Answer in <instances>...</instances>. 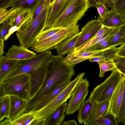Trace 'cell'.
<instances>
[{
	"mask_svg": "<svg viewBox=\"0 0 125 125\" xmlns=\"http://www.w3.org/2000/svg\"><path fill=\"white\" fill-rule=\"evenodd\" d=\"M63 0H55L50 5L47 19L45 29L51 27L55 19L57 12Z\"/></svg>",
	"mask_w": 125,
	"mask_h": 125,
	"instance_id": "cell-24",
	"label": "cell"
},
{
	"mask_svg": "<svg viewBox=\"0 0 125 125\" xmlns=\"http://www.w3.org/2000/svg\"><path fill=\"white\" fill-rule=\"evenodd\" d=\"M29 60L7 59L4 56L0 55V84L10 74L20 68Z\"/></svg>",
	"mask_w": 125,
	"mask_h": 125,
	"instance_id": "cell-11",
	"label": "cell"
},
{
	"mask_svg": "<svg viewBox=\"0 0 125 125\" xmlns=\"http://www.w3.org/2000/svg\"><path fill=\"white\" fill-rule=\"evenodd\" d=\"M89 86L86 78L82 79L76 85L68 99L66 114H73L78 110L88 94Z\"/></svg>",
	"mask_w": 125,
	"mask_h": 125,
	"instance_id": "cell-8",
	"label": "cell"
},
{
	"mask_svg": "<svg viewBox=\"0 0 125 125\" xmlns=\"http://www.w3.org/2000/svg\"><path fill=\"white\" fill-rule=\"evenodd\" d=\"M125 43V25L122 26L120 29L112 37L110 47H115Z\"/></svg>",
	"mask_w": 125,
	"mask_h": 125,
	"instance_id": "cell-31",
	"label": "cell"
},
{
	"mask_svg": "<svg viewBox=\"0 0 125 125\" xmlns=\"http://www.w3.org/2000/svg\"><path fill=\"white\" fill-rule=\"evenodd\" d=\"M116 68L125 76V57L116 55L112 60Z\"/></svg>",
	"mask_w": 125,
	"mask_h": 125,
	"instance_id": "cell-35",
	"label": "cell"
},
{
	"mask_svg": "<svg viewBox=\"0 0 125 125\" xmlns=\"http://www.w3.org/2000/svg\"><path fill=\"white\" fill-rule=\"evenodd\" d=\"M118 0H101V2L108 8L113 9L115 6Z\"/></svg>",
	"mask_w": 125,
	"mask_h": 125,
	"instance_id": "cell-42",
	"label": "cell"
},
{
	"mask_svg": "<svg viewBox=\"0 0 125 125\" xmlns=\"http://www.w3.org/2000/svg\"><path fill=\"white\" fill-rule=\"evenodd\" d=\"M99 64L100 72L99 75L100 77H103L105 72L113 70L115 68L114 63L112 60L100 61L97 62Z\"/></svg>",
	"mask_w": 125,
	"mask_h": 125,
	"instance_id": "cell-32",
	"label": "cell"
},
{
	"mask_svg": "<svg viewBox=\"0 0 125 125\" xmlns=\"http://www.w3.org/2000/svg\"><path fill=\"white\" fill-rule=\"evenodd\" d=\"M104 50L73 52L67 55L64 59L70 63L75 65L92 58L100 57V54Z\"/></svg>",
	"mask_w": 125,
	"mask_h": 125,
	"instance_id": "cell-18",
	"label": "cell"
},
{
	"mask_svg": "<svg viewBox=\"0 0 125 125\" xmlns=\"http://www.w3.org/2000/svg\"><path fill=\"white\" fill-rule=\"evenodd\" d=\"M89 8L88 0H63L52 27L63 28L78 23Z\"/></svg>",
	"mask_w": 125,
	"mask_h": 125,
	"instance_id": "cell-2",
	"label": "cell"
},
{
	"mask_svg": "<svg viewBox=\"0 0 125 125\" xmlns=\"http://www.w3.org/2000/svg\"><path fill=\"white\" fill-rule=\"evenodd\" d=\"M10 96V110L8 119L11 123L24 113L27 108L29 100L16 96Z\"/></svg>",
	"mask_w": 125,
	"mask_h": 125,
	"instance_id": "cell-16",
	"label": "cell"
},
{
	"mask_svg": "<svg viewBox=\"0 0 125 125\" xmlns=\"http://www.w3.org/2000/svg\"><path fill=\"white\" fill-rule=\"evenodd\" d=\"M67 103L65 102L59 106L46 118L45 125H61L65 116Z\"/></svg>",
	"mask_w": 125,
	"mask_h": 125,
	"instance_id": "cell-21",
	"label": "cell"
},
{
	"mask_svg": "<svg viewBox=\"0 0 125 125\" xmlns=\"http://www.w3.org/2000/svg\"><path fill=\"white\" fill-rule=\"evenodd\" d=\"M40 0H14L12 6L15 8L28 9L32 10L37 5Z\"/></svg>",
	"mask_w": 125,
	"mask_h": 125,
	"instance_id": "cell-30",
	"label": "cell"
},
{
	"mask_svg": "<svg viewBox=\"0 0 125 125\" xmlns=\"http://www.w3.org/2000/svg\"><path fill=\"white\" fill-rule=\"evenodd\" d=\"M52 55L51 52L48 51L39 53L36 57L28 61L20 68L10 74L7 78L23 73H28L38 69L49 61Z\"/></svg>",
	"mask_w": 125,
	"mask_h": 125,
	"instance_id": "cell-9",
	"label": "cell"
},
{
	"mask_svg": "<svg viewBox=\"0 0 125 125\" xmlns=\"http://www.w3.org/2000/svg\"><path fill=\"white\" fill-rule=\"evenodd\" d=\"M102 24L107 27L114 28L125 25V14L113 9L109 10L103 18L98 17Z\"/></svg>",
	"mask_w": 125,
	"mask_h": 125,
	"instance_id": "cell-14",
	"label": "cell"
},
{
	"mask_svg": "<svg viewBox=\"0 0 125 125\" xmlns=\"http://www.w3.org/2000/svg\"><path fill=\"white\" fill-rule=\"evenodd\" d=\"M109 101L107 100L101 102H95L93 119L101 118L110 113Z\"/></svg>",
	"mask_w": 125,
	"mask_h": 125,
	"instance_id": "cell-23",
	"label": "cell"
},
{
	"mask_svg": "<svg viewBox=\"0 0 125 125\" xmlns=\"http://www.w3.org/2000/svg\"><path fill=\"white\" fill-rule=\"evenodd\" d=\"M102 25L98 19H92L87 22L81 31L75 48L83 45L93 37L100 30Z\"/></svg>",
	"mask_w": 125,
	"mask_h": 125,
	"instance_id": "cell-10",
	"label": "cell"
},
{
	"mask_svg": "<svg viewBox=\"0 0 125 125\" xmlns=\"http://www.w3.org/2000/svg\"><path fill=\"white\" fill-rule=\"evenodd\" d=\"M105 60L104 58L100 57H96L89 59V61L91 62H97L100 61Z\"/></svg>",
	"mask_w": 125,
	"mask_h": 125,
	"instance_id": "cell-49",
	"label": "cell"
},
{
	"mask_svg": "<svg viewBox=\"0 0 125 125\" xmlns=\"http://www.w3.org/2000/svg\"><path fill=\"white\" fill-rule=\"evenodd\" d=\"M116 33L112 34L107 37L99 44L95 47L92 51L103 50L110 48L112 38Z\"/></svg>",
	"mask_w": 125,
	"mask_h": 125,
	"instance_id": "cell-38",
	"label": "cell"
},
{
	"mask_svg": "<svg viewBox=\"0 0 125 125\" xmlns=\"http://www.w3.org/2000/svg\"><path fill=\"white\" fill-rule=\"evenodd\" d=\"M10 19L0 24V39H4L10 28L12 26Z\"/></svg>",
	"mask_w": 125,
	"mask_h": 125,
	"instance_id": "cell-37",
	"label": "cell"
},
{
	"mask_svg": "<svg viewBox=\"0 0 125 125\" xmlns=\"http://www.w3.org/2000/svg\"><path fill=\"white\" fill-rule=\"evenodd\" d=\"M46 118L36 119L31 123V125H45Z\"/></svg>",
	"mask_w": 125,
	"mask_h": 125,
	"instance_id": "cell-45",
	"label": "cell"
},
{
	"mask_svg": "<svg viewBox=\"0 0 125 125\" xmlns=\"http://www.w3.org/2000/svg\"><path fill=\"white\" fill-rule=\"evenodd\" d=\"M62 125H77V123L74 119L64 121L62 124Z\"/></svg>",
	"mask_w": 125,
	"mask_h": 125,
	"instance_id": "cell-46",
	"label": "cell"
},
{
	"mask_svg": "<svg viewBox=\"0 0 125 125\" xmlns=\"http://www.w3.org/2000/svg\"><path fill=\"white\" fill-rule=\"evenodd\" d=\"M31 10L19 8L10 18L13 26H16L20 28L31 18Z\"/></svg>",
	"mask_w": 125,
	"mask_h": 125,
	"instance_id": "cell-22",
	"label": "cell"
},
{
	"mask_svg": "<svg viewBox=\"0 0 125 125\" xmlns=\"http://www.w3.org/2000/svg\"><path fill=\"white\" fill-rule=\"evenodd\" d=\"M62 28L52 27L45 29L39 36L36 42H41L49 38L60 31Z\"/></svg>",
	"mask_w": 125,
	"mask_h": 125,
	"instance_id": "cell-33",
	"label": "cell"
},
{
	"mask_svg": "<svg viewBox=\"0 0 125 125\" xmlns=\"http://www.w3.org/2000/svg\"><path fill=\"white\" fill-rule=\"evenodd\" d=\"M85 72L79 73L75 79L55 98L45 107L37 112L35 119L46 118L53 113L59 106L66 102L72 94L75 86L83 79Z\"/></svg>",
	"mask_w": 125,
	"mask_h": 125,
	"instance_id": "cell-7",
	"label": "cell"
},
{
	"mask_svg": "<svg viewBox=\"0 0 125 125\" xmlns=\"http://www.w3.org/2000/svg\"><path fill=\"white\" fill-rule=\"evenodd\" d=\"M13 0H0V9H6L11 7Z\"/></svg>",
	"mask_w": 125,
	"mask_h": 125,
	"instance_id": "cell-41",
	"label": "cell"
},
{
	"mask_svg": "<svg viewBox=\"0 0 125 125\" xmlns=\"http://www.w3.org/2000/svg\"><path fill=\"white\" fill-rule=\"evenodd\" d=\"M71 81L50 90L45 94L33 109L29 112L37 111L45 107L66 88Z\"/></svg>",
	"mask_w": 125,
	"mask_h": 125,
	"instance_id": "cell-19",
	"label": "cell"
},
{
	"mask_svg": "<svg viewBox=\"0 0 125 125\" xmlns=\"http://www.w3.org/2000/svg\"><path fill=\"white\" fill-rule=\"evenodd\" d=\"M118 50L116 55L122 57H125V43L117 47Z\"/></svg>",
	"mask_w": 125,
	"mask_h": 125,
	"instance_id": "cell-44",
	"label": "cell"
},
{
	"mask_svg": "<svg viewBox=\"0 0 125 125\" xmlns=\"http://www.w3.org/2000/svg\"><path fill=\"white\" fill-rule=\"evenodd\" d=\"M95 102L89 98L82 104L78 110L77 119L80 124H87L93 119Z\"/></svg>",
	"mask_w": 125,
	"mask_h": 125,
	"instance_id": "cell-17",
	"label": "cell"
},
{
	"mask_svg": "<svg viewBox=\"0 0 125 125\" xmlns=\"http://www.w3.org/2000/svg\"><path fill=\"white\" fill-rule=\"evenodd\" d=\"M95 7L97 9L99 15V17L101 18L103 17L109 10L108 8L102 3L101 1H96L95 2Z\"/></svg>",
	"mask_w": 125,
	"mask_h": 125,
	"instance_id": "cell-39",
	"label": "cell"
},
{
	"mask_svg": "<svg viewBox=\"0 0 125 125\" xmlns=\"http://www.w3.org/2000/svg\"><path fill=\"white\" fill-rule=\"evenodd\" d=\"M80 34L79 32L60 43L55 47L58 55H68L74 52Z\"/></svg>",
	"mask_w": 125,
	"mask_h": 125,
	"instance_id": "cell-20",
	"label": "cell"
},
{
	"mask_svg": "<svg viewBox=\"0 0 125 125\" xmlns=\"http://www.w3.org/2000/svg\"><path fill=\"white\" fill-rule=\"evenodd\" d=\"M30 75L23 73L6 78L0 84V90L5 96L14 95L29 100Z\"/></svg>",
	"mask_w": 125,
	"mask_h": 125,
	"instance_id": "cell-4",
	"label": "cell"
},
{
	"mask_svg": "<svg viewBox=\"0 0 125 125\" xmlns=\"http://www.w3.org/2000/svg\"><path fill=\"white\" fill-rule=\"evenodd\" d=\"M0 121L8 118L10 110V96L6 95L0 99Z\"/></svg>",
	"mask_w": 125,
	"mask_h": 125,
	"instance_id": "cell-28",
	"label": "cell"
},
{
	"mask_svg": "<svg viewBox=\"0 0 125 125\" xmlns=\"http://www.w3.org/2000/svg\"><path fill=\"white\" fill-rule=\"evenodd\" d=\"M113 9L125 14V0H118L115 6Z\"/></svg>",
	"mask_w": 125,
	"mask_h": 125,
	"instance_id": "cell-40",
	"label": "cell"
},
{
	"mask_svg": "<svg viewBox=\"0 0 125 125\" xmlns=\"http://www.w3.org/2000/svg\"><path fill=\"white\" fill-rule=\"evenodd\" d=\"M37 112L23 114L11 123V125H30L35 119Z\"/></svg>",
	"mask_w": 125,
	"mask_h": 125,
	"instance_id": "cell-25",
	"label": "cell"
},
{
	"mask_svg": "<svg viewBox=\"0 0 125 125\" xmlns=\"http://www.w3.org/2000/svg\"><path fill=\"white\" fill-rule=\"evenodd\" d=\"M123 75L115 68L112 70L110 75L104 82L94 88L89 97L96 102L110 100L112 94L122 79Z\"/></svg>",
	"mask_w": 125,
	"mask_h": 125,
	"instance_id": "cell-6",
	"label": "cell"
},
{
	"mask_svg": "<svg viewBox=\"0 0 125 125\" xmlns=\"http://www.w3.org/2000/svg\"><path fill=\"white\" fill-rule=\"evenodd\" d=\"M19 8L12 7L9 10L0 9V24H1L10 19Z\"/></svg>",
	"mask_w": 125,
	"mask_h": 125,
	"instance_id": "cell-36",
	"label": "cell"
},
{
	"mask_svg": "<svg viewBox=\"0 0 125 125\" xmlns=\"http://www.w3.org/2000/svg\"><path fill=\"white\" fill-rule=\"evenodd\" d=\"M110 28L102 25L100 30L93 37L83 45L75 48L74 52H80L93 45L96 42L99 38L104 35Z\"/></svg>",
	"mask_w": 125,
	"mask_h": 125,
	"instance_id": "cell-27",
	"label": "cell"
},
{
	"mask_svg": "<svg viewBox=\"0 0 125 125\" xmlns=\"http://www.w3.org/2000/svg\"><path fill=\"white\" fill-rule=\"evenodd\" d=\"M4 39H0V55H3L4 53Z\"/></svg>",
	"mask_w": 125,
	"mask_h": 125,
	"instance_id": "cell-47",
	"label": "cell"
},
{
	"mask_svg": "<svg viewBox=\"0 0 125 125\" xmlns=\"http://www.w3.org/2000/svg\"><path fill=\"white\" fill-rule=\"evenodd\" d=\"M116 118L110 113L101 118L93 119L86 125H118Z\"/></svg>",
	"mask_w": 125,
	"mask_h": 125,
	"instance_id": "cell-26",
	"label": "cell"
},
{
	"mask_svg": "<svg viewBox=\"0 0 125 125\" xmlns=\"http://www.w3.org/2000/svg\"><path fill=\"white\" fill-rule=\"evenodd\" d=\"M36 54L22 45H13L8 49L4 56L7 59L29 60L36 57Z\"/></svg>",
	"mask_w": 125,
	"mask_h": 125,
	"instance_id": "cell-13",
	"label": "cell"
},
{
	"mask_svg": "<svg viewBox=\"0 0 125 125\" xmlns=\"http://www.w3.org/2000/svg\"><path fill=\"white\" fill-rule=\"evenodd\" d=\"M50 5L47 0H40V1L32 10L31 16V18L24 24L20 28H23L32 22L45 8Z\"/></svg>",
	"mask_w": 125,
	"mask_h": 125,
	"instance_id": "cell-29",
	"label": "cell"
},
{
	"mask_svg": "<svg viewBox=\"0 0 125 125\" xmlns=\"http://www.w3.org/2000/svg\"><path fill=\"white\" fill-rule=\"evenodd\" d=\"M101 0H89V8L94 7H95V4L96 1H101Z\"/></svg>",
	"mask_w": 125,
	"mask_h": 125,
	"instance_id": "cell-50",
	"label": "cell"
},
{
	"mask_svg": "<svg viewBox=\"0 0 125 125\" xmlns=\"http://www.w3.org/2000/svg\"><path fill=\"white\" fill-rule=\"evenodd\" d=\"M11 122L8 118H6L0 121V125H11Z\"/></svg>",
	"mask_w": 125,
	"mask_h": 125,
	"instance_id": "cell-48",
	"label": "cell"
},
{
	"mask_svg": "<svg viewBox=\"0 0 125 125\" xmlns=\"http://www.w3.org/2000/svg\"><path fill=\"white\" fill-rule=\"evenodd\" d=\"M116 119L118 123L125 124V76L122 98Z\"/></svg>",
	"mask_w": 125,
	"mask_h": 125,
	"instance_id": "cell-34",
	"label": "cell"
},
{
	"mask_svg": "<svg viewBox=\"0 0 125 125\" xmlns=\"http://www.w3.org/2000/svg\"><path fill=\"white\" fill-rule=\"evenodd\" d=\"M48 0L50 5L55 0Z\"/></svg>",
	"mask_w": 125,
	"mask_h": 125,
	"instance_id": "cell-51",
	"label": "cell"
},
{
	"mask_svg": "<svg viewBox=\"0 0 125 125\" xmlns=\"http://www.w3.org/2000/svg\"><path fill=\"white\" fill-rule=\"evenodd\" d=\"M49 62L38 69L28 73L30 75L31 78L30 100L33 98L42 86L46 77Z\"/></svg>",
	"mask_w": 125,
	"mask_h": 125,
	"instance_id": "cell-12",
	"label": "cell"
},
{
	"mask_svg": "<svg viewBox=\"0 0 125 125\" xmlns=\"http://www.w3.org/2000/svg\"><path fill=\"white\" fill-rule=\"evenodd\" d=\"M77 24L74 23L63 28L49 38L41 42H35L31 49L38 53L55 49L63 41L79 32V25Z\"/></svg>",
	"mask_w": 125,
	"mask_h": 125,
	"instance_id": "cell-5",
	"label": "cell"
},
{
	"mask_svg": "<svg viewBox=\"0 0 125 125\" xmlns=\"http://www.w3.org/2000/svg\"><path fill=\"white\" fill-rule=\"evenodd\" d=\"M50 5L42 10L33 21L16 33L20 45L31 48L41 33L45 29Z\"/></svg>",
	"mask_w": 125,
	"mask_h": 125,
	"instance_id": "cell-3",
	"label": "cell"
},
{
	"mask_svg": "<svg viewBox=\"0 0 125 125\" xmlns=\"http://www.w3.org/2000/svg\"></svg>",
	"mask_w": 125,
	"mask_h": 125,
	"instance_id": "cell-52",
	"label": "cell"
},
{
	"mask_svg": "<svg viewBox=\"0 0 125 125\" xmlns=\"http://www.w3.org/2000/svg\"><path fill=\"white\" fill-rule=\"evenodd\" d=\"M20 28L19 27L16 26H13L11 27L5 36L4 39V41H6L10 37L12 34L15 31H17Z\"/></svg>",
	"mask_w": 125,
	"mask_h": 125,
	"instance_id": "cell-43",
	"label": "cell"
},
{
	"mask_svg": "<svg viewBox=\"0 0 125 125\" xmlns=\"http://www.w3.org/2000/svg\"><path fill=\"white\" fill-rule=\"evenodd\" d=\"M75 65L69 63L62 55H52L44 82L38 92L29 101L25 113L31 111L50 90L71 81L75 73Z\"/></svg>",
	"mask_w": 125,
	"mask_h": 125,
	"instance_id": "cell-1",
	"label": "cell"
},
{
	"mask_svg": "<svg viewBox=\"0 0 125 125\" xmlns=\"http://www.w3.org/2000/svg\"><path fill=\"white\" fill-rule=\"evenodd\" d=\"M125 76L123 75L121 80L116 86L109 101L110 113L117 118L123 97Z\"/></svg>",
	"mask_w": 125,
	"mask_h": 125,
	"instance_id": "cell-15",
	"label": "cell"
}]
</instances>
